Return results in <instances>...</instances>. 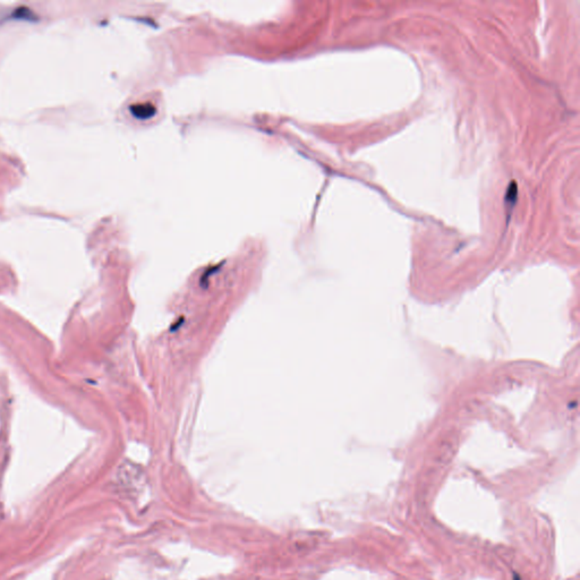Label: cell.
Segmentation results:
<instances>
[{
	"instance_id": "obj_1",
	"label": "cell",
	"mask_w": 580,
	"mask_h": 580,
	"mask_svg": "<svg viewBox=\"0 0 580 580\" xmlns=\"http://www.w3.org/2000/svg\"><path fill=\"white\" fill-rule=\"evenodd\" d=\"M131 111L134 114V116L139 118H142V119H145L147 117H151V116H153L156 114V109L154 107H152L151 104H139V105H134V107L131 108Z\"/></svg>"
}]
</instances>
